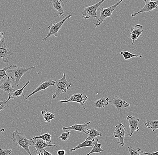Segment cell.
<instances>
[{
    "label": "cell",
    "mask_w": 158,
    "mask_h": 155,
    "mask_svg": "<svg viewBox=\"0 0 158 155\" xmlns=\"http://www.w3.org/2000/svg\"><path fill=\"white\" fill-rule=\"evenodd\" d=\"M11 140L14 142L13 145H18L26 151L29 155H32L30 151L29 147L34 146L35 143L33 141H30L27 139L23 133L18 131H13Z\"/></svg>",
    "instance_id": "6da1fadb"
},
{
    "label": "cell",
    "mask_w": 158,
    "mask_h": 155,
    "mask_svg": "<svg viewBox=\"0 0 158 155\" xmlns=\"http://www.w3.org/2000/svg\"><path fill=\"white\" fill-rule=\"evenodd\" d=\"M36 67V66L27 68H23L16 67L14 69H9L7 71L8 76L12 79L13 81H15V85L18 88L19 87V82L21 78L27 72Z\"/></svg>",
    "instance_id": "7a4b0ae2"
},
{
    "label": "cell",
    "mask_w": 158,
    "mask_h": 155,
    "mask_svg": "<svg viewBox=\"0 0 158 155\" xmlns=\"http://www.w3.org/2000/svg\"><path fill=\"white\" fill-rule=\"evenodd\" d=\"M56 91L55 93L52 96L53 99L56 98L59 95L63 93L67 92L69 88L71 87L72 84L69 82L66 77V74L64 73L63 77L60 80L55 81Z\"/></svg>",
    "instance_id": "3957f363"
},
{
    "label": "cell",
    "mask_w": 158,
    "mask_h": 155,
    "mask_svg": "<svg viewBox=\"0 0 158 155\" xmlns=\"http://www.w3.org/2000/svg\"><path fill=\"white\" fill-rule=\"evenodd\" d=\"M123 0H120L118 2L113 5V6L109 7L106 8H99L100 11V15L99 18L97 21L96 22L94 23L95 27L96 28L100 26V25L102 24V22L104 21L107 18L110 17L112 15V13L113 12L114 10L116 8L118 5L120 4Z\"/></svg>",
    "instance_id": "277c9868"
},
{
    "label": "cell",
    "mask_w": 158,
    "mask_h": 155,
    "mask_svg": "<svg viewBox=\"0 0 158 155\" xmlns=\"http://www.w3.org/2000/svg\"><path fill=\"white\" fill-rule=\"evenodd\" d=\"M105 1L106 0H101L95 4L85 7L81 12L82 17L84 18L87 19H88L90 18H97V11Z\"/></svg>",
    "instance_id": "5b68a950"
},
{
    "label": "cell",
    "mask_w": 158,
    "mask_h": 155,
    "mask_svg": "<svg viewBox=\"0 0 158 155\" xmlns=\"http://www.w3.org/2000/svg\"><path fill=\"white\" fill-rule=\"evenodd\" d=\"M72 17V15H69L67 16L66 17L64 18V19H62L59 22L54 23V24L49 25L48 27V29H49V32H48V34L47 35L46 37H44V38L42 39V41H44L46 39H48L50 36H54V37H57L58 31L61 29L64 22L67 19H69Z\"/></svg>",
    "instance_id": "8992f818"
},
{
    "label": "cell",
    "mask_w": 158,
    "mask_h": 155,
    "mask_svg": "<svg viewBox=\"0 0 158 155\" xmlns=\"http://www.w3.org/2000/svg\"><path fill=\"white\" fill-rule=\"evenodd\" d=\"M12 55H15V54L7 47L5 44V39L3 38L0 41V62L4 63H9L10 58Z\"/></svg>",
    "instance_id": "52a82bcc"
},
{
    "label": "cell",
    "mask_w": 158,
    "mask_h": 155,
    "mask_svg": "<svg viewBox=\"0 0 158 155\" xmlns=\"http://www.w3.org/2000/svg\"><path fill=\"white\" fill-rule=\"evenodd\" d=\"M126 133V128L122 123L116 125L114 132V136L115 138H118L119 142L116 143L119 144V145L123 147L125 145L124 143V138Z\"/></svg>",
    "instance_id": "ba28073f"
},
{
    "label": "cell",
    "mask_w": 158,
    "mask_h": 155,
    "mask_svg": "<svg viewBox=\"0 0 158 155\" xmlns=\"http://www.w3.org/2000/svg\"><path fill=\"white\" fill-rule=\"evenodd\" d=\"M88 97L84 94L77 93L73 94L69 99L59 100V102L61 103L70 102L78 103L81 104L84 110H85L86 108L84 105V104L88 100Z\"/></svg>",
    "instance_id": "9c48e42d"
},
{
    "label": "cell",
    "mask_w": 158,
    "mask_h": 155,
    "mask_svg": "<svg viewBox=\"0 0 158 155\" xmlns=\"http://www.w3.org/2000/svg\"><path fill=\"white\" fill-rule=\"evenodd\" d=\"M145 2V5L140 11L138 12L134 13L132 14V17H134L136 15L142 13L151 12L153 10L157 9L158 7V0L153 1L152 0H143Z\"/></svg>",
    "instance_id": "30bf717a"
},
{
    "label": "cell",
    "mask_w": 158,
    "mask_h": 155,
    "mask_svg": "<svg viewBox=\"0 0 158 155\" xmlns=\"http://www.w3.org/2000/svg\"><path fill=\"white\" fill-rule=\"evenodd\" d=\"M126 119L128 121L129 129L130 130V134L128 136L131 137L135 131H139L138 124L140 119L132 115H128L126 116Z\"/></svg>",
    "instance_id": "8fae6325"
},
{
    "label": "cell",
    "mask_w": 158,
    "mask_h": 155,
    "mask_svg": "<svg viewBox=\"0 0 158 155\" xmlns=\"http://www.w3.org/2000/svg\"><path fill=\"white\" fill-rule=\"evenodd\" d=\"M109 104L115 107L118 111H121L123 108H127L130 107V104L123 100L118 96H115L111 100L109 101Z\"/></svg>",
    "instance_id": "7c38bea8"
},
{
    "label": "cell",
    "mask_w": 158,
    "mask_h": 155,
    "mask_svg": "<svg viewBox=\"0 0 158 155\" xmlns=\"http://www.w3.org/2000/svg\"><path fill=\"white\" fill-rule=\"evenodd\" d=\"M55 84V81L52 80H49L47 81L44 82L41 84L39 86L36 88L34 91L32 92L29 95L25 98L24 101H26L30 97L33 96L36 93L39 92L40 91H41L43 90L46 89L49 87L54 86Z\"/></svg>",
    "instance_id": "4fadbf2b"
},
{
    "label": "cell",
    "mask_w": 158,
    "mask_h": 155,
    "mask_svg": "<svg viewBox=\"0 0 158 155\" xmlns=\"http://www.w3.org/2000/svg\"><path fill=\"white\" fill-rule=\"evenodd\" d=\"M90 123L91 121H89L83 124H74L73 126H69V127H63L62 129L64 131L73 130V131H78V132H83L86 135H88V133L85 131V129Z\"/></svg>",
    "instance_id": "5bb4252c"
},
{
    "label": "cell",
    "mask_w": 158,
    "mask_h": 155,
    "mask_svg": "<svg viewBox=\"0 0 158 155\" xmlns=\"http://www.w3.org/2000/svg\"><path fill=\"white\" fill-rule=\"evenodd\" d=\"M12 82H13L12 80H11L10 78L8 76L6 80L0 85V89L5 92L8 95L14 92L15 90L12 86Z\"/></svg>",
    "instance_id": "9a60e30c"
},
{
    "label": "cell",
    "mask_w": 158,
    "mask_h": 155,
    "mask_svg": "<svg viewBox=\"0 0 158 155\" xmlns=\"http://www.w3.org/2000/svg\"><path fill=\"white\" fill-rule=\"evenodd\" d=\"M56 147L55 145H49L47 144L46 142H44L41 139H36V142L34 145L35 148V153L36 154H38L40 152H41L42 150L45 148L49 147Z\"/></svg>",
    "instance_id": "2e32d148"
},
{
    "label": "cell",
    "mask_w": 158,
    "mask_h": 155,
    "mask_svg": "<svg viewBox=\"0 0 158 155\" xmlns=\"http://www.w3.org/2000/svg\"><path fill=\"white\" fill-rule=\"evenodd\" d=\"M51 1L54 9L57 11L58 13V15H56V17L58 16L59 15L60 18L61 17L62 15L64 16L65 14H64V9L62 6L63 0H51Z\"/></svg>",
    "instance_id": "e0dca14e"
},
{
    "label": "cell",
    "mask_w": 158,
    "mask_h": 155,
    "mask_svg": "<svg viewBox=\"0 0 158 155\" xmlns=\"http://www.w3.org/2000/svg\"><path fill=\"white\" fill-rule=\"evenodd\" d=\"M29 83L30 81H28L26 84H25L24 85L23 87L19 89H18L17 90L15 91L14 92L12 93L9 95L8 98L6 100V102H7V101H8L10 99H15L19 97V96H22L23 97L25 98V96L23 94V90H24L25 88L29 84Z\"/></svg>",
    "instance_id": "ac0fdd59"
},
{
    "label": "cell",
    "mask_w": 158,
    "mask_h": 155,
    "mask_svg": "<svg viewBox=\"0 0 158 155\" xmlns=\"http://www.w3.org/2000/svg\"><path fill=\"white\" fill-rule=\"evenodd\" d=\"M85 130L87 131L88 133V137L86 139V140H89V141H92L94 139H96L98 136H102V134L100 131H97L94 128H92L91 129H87Z\"/></svg>",
    "instance_id": "d6986e66"
},
{
    "label": "cell",
    "mask_w": 158,
    "mask_h": 155,
    "mask_svg": "<svg viewBox=\"0 0 158 155\" xmlns=\"http://www.w3.org/2000/svg\"><path fill=\"white\" fill-rule=\"evenodd\" d=\"M109 99L108 98L102 97L94 101V106L98 108H102L109 104Z\"/></svg>",
    "instance_id": "ffe728a7"
},
{
    "label": "cell",
    "mask_w": 158,
    "mask_h": 155,
    "mask_svg": "<svg viewBox=\"0 0 158 155\" xmlns=\"http://www.w3.org/2000/svg\"><path fill=\"white\" fill-rule=\"evenodd\" d=\"M98 140L96 138L95 139L94 141L93 142L94 147L86 155H90L92 154L95 153H98L99 154H101L102 152H104V151L101 148V144H98Z\"/></svg>",
    "instance_id": "44dd1931"
},
{
    "label": "cell",
    "mask_w": 158,
    "mask_h": 155,
    "mask_svg": "<svg viewBox=\"0 0 158 155\" xmlns=\"http://www.w3.org/2000/svg\"><path fill=\"white\" fill-rule=\"evenodd\" d=\"M95 139L92 141L86 140L81 144H79L77 146L74 148L73 149H70L69 150V153H71L74 151H76L81 148H86V147H91L93 146V144L94 141Z\"/></svg>",
    "instance_id": "7402d4cb"
},
{
    "label": "cell",
    "mask_w": 158,
    "mask_h": 155,
    "mask_svg": "<svg viewBox=\"0 0 158 155\" xmlns=\"http://www.w3.org/2000/svg\"><path fill=\"white\" fill-rule=\"evenodd\" d=\"M143 25L140 24L136 25L130 29V31H131L130 33L136 34L138 36V38L139 37H142V33L143 31Z\"/></svg>",
    "instance_id": "603a6c76"
},
{
    "label": "cell",
    "mask_w": 158,
    "mask_h": 155,
    "mask_svg": "<svg viewBox=\"0 0 158 155\" xmlns=\"http://www.w3.org/2000/svg\"><path fill=\"white\" fill-rule=\"evenodd\" d=\"M51 137L52 136L49 133H45V134H43V135H41L40 136H35L34 138L30 139V141H33L34 140H36V139H41L43 140L45 142H47V143L50 144L51 143Z\"/></svg>",
    "instance_id": "cb8c5ba5"
},
{
    "label": "cell",
    "mask_w": 158,
    "mask_h": 155,
    "mask_svg": "<svg viewBox=\"0 0 158 155\" xmlns=\"http://www.w3.org/2000/svg\"><path fill=\"white\" fill-rule=\"evenodd\" d=\"M41 112L45 122H50L52 119L55 118V115L51 112L45 111H41Z\"/></svg>",
    "instance_id": "d4e9b609"
},
{
    "label": "cell",
    "mask_w": 158,
    "mask_h": 155,
    "mask_svg": "<svg viewBox=\"0 0 158 155\" xmlns=\"http://www.w3.org/2000/svg\"><path fill=\"white\" fill-rule=\"evenodd\" d=\"M145 126L147 128L152 129L154 132L158 129V121H148L145 123Z\"/></svg>",
    "instance_id": "484cf974"
},
{
    "label": "cell",
    "mask_w": 158,
    "mask_h": 155,
    "mask_svg": "<svg viewBox=\"0 0 158 155\" xmlns=\"http://www.w3.org/2000/svg\"><path fill=\"white\" fill-rule=\"evenodd\" d=\"M17 66L15 65H10L7 67H4L0 70V82L4 79L5 78L7 77L8 75L7 74L6 71L8 70L12 67H15Z\"/></svg>",
    "instance_id": "4316f807"
},
{
    "label": "cell",
    "mask_w": 158,
    "mask_h": 155,
    "mask_svg": "<svg viewBox=\"0 0 158 155\" xmlns=\"http://www.w3.org/2000/svg\"><path fill=\"white\" fill-rule=\"evenodd\" d=\"M120 54L122 55L124 58V60H128L133 58H143V56L141 55H136V54H132L128 51H125V52H121Z\"/></svg>",
    "instance_id": "83f0119b"
},
{
    "label": "cell",
    "mask_w": 158,
    "mask_h": 155,
    "mask_svg": "<svg viewBox=\"0 0 158 155\" xmlns=\"http://www.w3.org/2000/svg\"><path fill=\"white\" fill-rule=\"evenodd\" d=\"M128 149L129 155H141V149L138 148V149H135L132 146H128L127 147Z\"/></svg>",
    "instance_id": "f1b7e54d"
},
{
    "label": "cell",
    "mask_w": 158,
    "mask_h": 155,
    "mask_svg": "<svg viewBox=\"0 0 158 155\" xmlns=\"http://www.w3.org/2000/svg\"><path fill=\"white\" fill-rule=\"evenodd\" d=\"M70 131H66V132L62 133L61 136H58V138L61 139L62 141H66L69 140L70 137Z\"/></svg>",
    "instance_id": "f546056e"
},
{
    "label": "cell",
    "mask_w": 158,
    "mask_h": 155,
    "mask_svg": "<svg viewBox=\"0 0 158 155\" xmlns=\"http://www.w3.org/2000/svg\"><path fill=\"white\" fill-rule=\"evenodd\" d=\"M12 152V149H2L0 148V155H10Z\"/></svg>",
    "instance_id": "4dcf8cb0"
},
{
    "label": "cell",
    "mask_w": 158,
    "mask_h": 155,
    "mask_svg": "<svg viewBox=\"0 0 158 155\" xmlns=\"http://www.w3.org/2000/svg\"><path fill=\"white\" fill-rule=\"evenodd\" d=\"M8 106L6 101H0V111L5 109Z\"/></svg>",
    "instance_id": "1f68e13d"
},
{
    "label": "cell",
    "mask_w": 158,
    "mask_h": 155,
    "mask_svg": "<svg viewBox=\"0 0 158 155\" xmlns=\"http://www.w3.org/2000/svg\"><path fill=\"white\" fill-rule=\"evenodd\" d=\"M130 38H131L132 41H133L132 43V45H133V44H134V42H135V41L138 39V37L136 34H133V33H130Z\"/></svg>",
    "instance_id": "d6a6232c"
},
{
    "label": "cell",
    "mask_w": 158,
    "mask_h": 155,
    "mask_svg": "<svg viewBox=\"0 0 158 155\" xmlns=\"http://www.w3.org/2000/svg\"><path fill=\"white\" fill-rule=\"evenodd\" d=\"M141 153L142 154L144 155H158V152H155V153H145V152H143V151L141 149Z\"/></svg>",
    "instance_id": "836d02e7"
},
{
    "label": "cell",
    "mask_w": 158,
    "mask_h": 155,
    "mask_svg": "<svg viewBox=\"0 0 158 155\" xmlns=\"http://www.w3.org/2000/svg\"><path fill=\"white\" fill-rule=\"evenodd\" d=\"M66 153V151L64 150H60L57 152V154L58 155H65Z\"/></svg>",
    "instance_id": "e575fe53"
},
{
    "label": "cell",
    "mask_w": 158,
    "mask_h": 155,
    "mask_svg": "<svg viewBox=\"0 0 158 155\" xmlns=\"http://www.w3.org/2000/svg\"><path fill=\"white\" fill-rule=\"evenodd\" d=\"M41 154H42V155H53L52 154L48 152V151L44 149L41 151Z\"/></svg>",
    "instance_id": "d590c367"
},
{
    "label": "cell",
    "mask_w": 158,
    "mask_h": 155,
    "mask_svg": "<svg viewBox=\"0 0 158 155\" xmlns=\"http://www.w3.org/2000/svg\"><path fill=\"white\" fill-rule=\"evenodd\" d=\"M4 33H3L2 31V30H0V41H1L3 38V36Z\"/></svg>",
    "instance_id": "8d00e7d4"
},
{
    "label": "cell",
    "mask_w": 158,
    "mask_h": 155,
    "mask_svg": "<svg viewBox=\"0 0 158 155\" xmlns=\"http://www.w3.org/2000/svg\"><path fill=\"white\" fill-rule=\"evenodd\" d=\"M5 131V130L4 129V128H2V129H1V130H0V133H1V132H4Z\"/></svg>",
    "instance_id": "74e56055"
},
{
    "label": "cell",
    "mask_w": 158,
    "mask_h": 155,
    "mask_svg": "<svg viewBox=\"0 0 158 155\" xmlns=\"http://www.w3.org/2000/svg\"><path fill=\"white\" fill-rule=\"evenodd\" d=\"M37 155H42V154H41V152H40L39 153H38V154H37Z\"/></svg>",
    "instance_id": "f35d334b"
},
{
    "label": "cell",
    "mask_w": 158,
    "mask_h": 155,
    "mask_svg": "<svg viewBox=\"0 0 158 155\" xmlns=\"http://www.w3.org/2000/svg\"></svg>",
    "instance_id": "ab89813d"
}]
</instances>
